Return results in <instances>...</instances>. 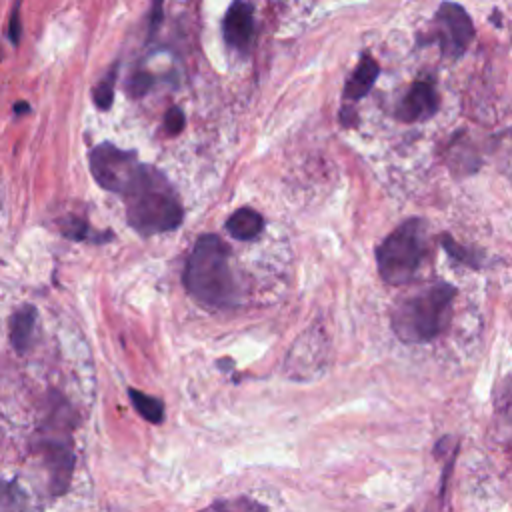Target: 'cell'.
Instances as JSON below:
<instances>
[{"instance_id":"cell-1","label":"cell","mask_w":512,"mask_h":512,"mask_svg":"<svg viewBox=\"0 0 512 512\" xmlns=\"http://www.w3.org/2000/svg\"><path fill=\"white\" fill-rule=\"evenodd\" d=\"M184 284L194 300L210 308L238 304V286L230 268V250L216 234H204L192 248Z\"/></svg>"},{"instance_id":"cell-2","label":"cell","mask_w":512,"mask_h":512,"mask_svg":"<svg viewBox=\"0 0 512 512\" xmlns=\"http://www.w3.org/2000/svg\"><path fill=\"white\" fill-rule=\"evenodd\" d=\"M126 196V220L144 234L168 232L180 226L184 210L176 190L162 172L152 166H144L136 182L128 188Z\"/></svg>"},{"instance_id":"cell-3","label":"cell","mask_w":512,"mask_h":512,"mask_svg":"<svg viewBox=\"0 0 512 512\" xmlns=\"http://www.w3.org/2000/svg\"><path fill=\"white\" fill-rule=\"evenodd\" d=\"M456 288L446 282L426 286L396 302L392 310V330L406 344L434 340L450 322Z\"/></svg>"},{"instance_id":"cell-4","label":"cell","mask_w":512,"mask_h":512,"mask_svg":"<svg viewBox=\"0 0 512 512\" xmlns=\"http://www.w3.org/2000/svg\"><path fill=\"white\" fill-rule=\"evenodd\" d=\"M64 406L66 402L62 398L52 404L50 416L36 430V436L32 440V448L40 454V460L48 472L52 496H62L68 490L74 472L72 440L70 432L64 428L68 416L62 418Z\"/></svg>"},{"instance_id":"cell-5","label":"cell","mask_w":512,"mask_h":512,"mask_svg":"<svg viewBox=\"0 0 512 512\" xmlns=\"http://www.w3.org/2000/svg\"><path fill=\"white\" fill-rule=\"evenodd\" d=\"M424 258V220L410 218L400 224L376 250L378 272L386 284L410 282Z\"/></svg>"},{"instance_id":"cell-6","label":"cell","mask_w":512,"mask_h":512,"mask_svg":"<svg viewBox=\"0 0 512 512\" xmlns=\"http://www.w3.org/2000/svg\"><path fill=\"white\" fill-rule=\"evenodd\" d=\"M90 168L92 176L104 190L126 194L136 182L142 164L138 162L136 152L120 150L110 142H102L90 152Z\"/></svg>"},{"instance_id":"cell-7","label":"cell","mask_w":512,"mask_h":512,"mask_svg":"<svg viewBox=\"0 0 512 512\" xmlns=\"http://www.w3.org/2000/svg\"><path fill=\"white\" fill-rule=\"evenodd\" d=\"M436 22V36L440 40L442 54L450 58L460 56L474 36V26L468 12L460 4L444 2L436 12Z\"/></svg>"},{"instance_id":"cell-8","label":"cell","mask_w":512,"mask_h":512,"mask_svg":"<svg viewBox=\"0 0 512 512\" xmlns=\"http://www.w3.org/2000/svg\"><path fill=\"white\" fill-rule=\"evenodd\" d=\"M438 108V98H436V90L430 82H416L412 84V88L408 90V94L402 98L396 116L402 122H420V120H428L430 116H434Z\"/></svg>"},{"instance_id":"cell-9","label":"cell","mask_w":512,"mask_h":512,"mask_svg":"<svg viewBox=\"0 0 512 512\" xmlns=\"http://www.w3.org/2000/svg\"><path fill=\"white\" fill-rule=\"evenodd\" d=\"M222 34L224 40L238 50H246L252 42L254 36V14L250 4L236 0L232 2V6L228 8L226 16H224V24H222Z\"/></svg>"},{"instance_id":"cell-10","label":"cell","mask_w":512,"mask_h":512,"mask_svg":"<svg viewBox=\"0 0 512 512\" xmlns=\"http://www.w3.org/2000/svg\"><path fill=\"white\" fill-rule=\"evenodd\" d=\"M36 318L38 312L32 304H24L20 306L8 322V332H10V344L16 352L24 354L30 344H32V336H34V326H36Z\"/></svg>"},{"instance_id":"cell-11","label":"cell","mask_w":512,"mask_h":512,"mask_svg":"<svg viewBox=\"0 0 512 512\" xmlns=\"http://www.w3.org/2000/svg\"><path fill=\"white\" fill-rule=\"evenodd\" d=\"M380 74V68H378V62L370 56V54H364L356 66V70L352 72L350 80L346 82V90H344V96L350 98V100H360L364 98L370 88L374 86L376 78Z\"/></svg>"},{"instance_id":"cell-12","label":"cell","mask_w":512,"mask_h":512,"mask_svg":"<svg viewBox=\"0 0 512 512\" xmlns=\"http://www.w3.org/2000/svg\"><path fill=\"white\" fill-rule=\"evenodd\" d=\"M264 228V218L252 208H240L226 220V230L236 240H252Z\"/></svg>"},{"instance_id":"cell-13","label":"cell","mask_w":512,"mask_h":512,"mask_svg":"<svg viewBox=\"0 0 512 512\" xmlns=\"http://www.w3.org/2000/svg\"><path fill=\"white\" fill-rule=\"evenodd\" d=\"M0 512H32L28 494L12 478L0 476Z\"/></svg>"},{"instance_id":"cell-14","label":"cell","mask_w":512,"mask_h":512,"mask_svg":"<svg viewBox=\"0 0 512 512\" xmlns=\"http://www.w3.org/2000/svg\"><path fill=\"white\" fill-rule=\"evenodd\" d=\"M128 396L132 400V406L136 408V412L150 424H160L164 420V404L162 400L154 398V396H148L140 390H134V388H128Z\"/></svg>"},{"instance_id":"cell-15","label":"cell","mask_w":512,"mask_h":512,"mask_svg":"<svg viewBox=\"0 0 512 512\" xmlns=\"http://www.w3.org/2000/svg\"><path fill=\"white\" fill-rule=\"evenodd\" d=\"M62 234L70 240H92V242H104L110 240V234L106 236H94L88 222H84L82 218H68L62 222Z\"/></svg>"},{"instance_id":"cell-16","label":"cell","mask_w":512,"mask_h":512,"mask_svg":"<svg viewBox=\"0 0 512 512\" xmlns=\"http://www.w3.org/2000/svg\"><path fill=\"white\" fill-rule=\"evenodd\" d=\"M116 68L118 66H112L108 70V74L94 86V102L100 110H108L110 104H112V98H114V82H116Z\"/></svg>"},{"instance_id":"cell-17","label":"cell","mask_w":512,"mask_h":512,"mask_svg":"<svg viewBox=\"0 0 512 512\" xmlns=\"http://www.w3.org/2000/svg\"><path fill=\"white\" fill-rule=\"evenodd\" d=\"M200 512H266V510L258 502H252V500H246V498H238V500L216 502L210 508H204Z\"/></svg>"},{"instance_id":"cell-18","label":"cell","mask_w":512,"mask_h":512,"mask_svg":"<svg viewBox=\"0 0 512 512\" xmlns=\"http://www.w3.org/2000/svg\"><path fill=\"white\" fill-rule=\"evenodd\" d=\"M152 84H154V78L148 72H134L126 82V90L132 98H140L152 88Z\"/></svg>"},{"instance_id":"cell-19","label":"cell","mask_w":512,"mask_h":512,"mask_svg":"<svg viewBox=\"0 0 512 512\" xmlns=\"http://www.w3.org/2000/svg\"><path fill=\"white\" fill-rule=\"evenodd\" d=\"M442 244H444V248H446V252H450L454 258H458V260H462V262H466V264H470V266H478V258L472 254V252H468V250H464L462 246H458L450 236L446 238H442Z\"/></svg>"},{"instance_id":"cell-20","label":"cell","mask_w":512,"mask_h":512,"mask_svg":"<svg viewBox=\"0 0 512 512\" xmlns=\"http://www.w3.org/2000/svg\"><path fill=\"white\" fill-rule=\"evenodd\" d=\"M164 124H166V130L170 134H180L182 128H184V112L180 108H170L166 112V118H164Z\"/></svg>"},{"instance_id":"cell-21","label":"cell","mask_w":512,"mask_h":512,"mask_svg":"<svg viewBox=\"0 0 512 512\" xmlns=\"http://www.w3.org/2000/svg\"><path fill=\"white\" fill-rule=\"evenodd\" d=\"M20 34H22V26H20V4L16 2L14 8H12L10 20H8V38H10V42H12V44H18Z\"/></svg>"},{"instance_id":"cell-22","label":"cell","mask_w":512,"mask_h":512,"mask_svg":"<svg viewBox=\"0 0 512 512\" xmlns=\"http://www.w3.org/2000/svg\"><path fill=\"white\" fill-rule=\"evenodd\" d=\"M160 22H162V0H152V10H150V32H148V36H150V38H152V36H154V32L158 30Z\"/></svg>"},{"instance_id":"cell-23","label":"cell","mask_w":512,"mask_h":512,"mask_svg":"<svg viewBox=\"0 0 512 512\" xmlns=\"http://www.w3.org/2000/svg\"><path fill=\"white\" fill-rule=\"evenodd\" d=\"M16 114H20V112H28V102H16Z\"/></svg>"},{"instance_id":"cell-24","label":"cell","mask_w":512,"mask_h":512,"mask_svg":"<svg viewBox=\"0 0 512 512\" xmlns=\"http://www.w3.org/2000/svg\"><path fill=\"white\" fill-rule=\"evenodd\" d=\"M0 60H2V50H0Z\"/></svg>"}]
</instances>
